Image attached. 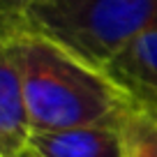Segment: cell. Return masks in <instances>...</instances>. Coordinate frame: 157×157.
Here are the masks:
<instances>
[{
    "label": "cell",
    "instance_id": "cell-1",
    "mask_svg": "<svg viewBox=\"0 0 157 157\" xmlns=\"http://www.w3.org/2000/svg\"><path fill=\"white\" fill-rule=\"evenodd\" d=\"M5 46L19 69L33 134L123 123L136 106L106 72L86 65L37 33L21 30Z\"/></svg>",
    "mask_w": 157,
    "mask_h": 157
},
{
    "label": "cell",
    "instance_id": "cell-2",
    "mask_svg": "<svg viewBox=\"0 0 157 157\" xmlns=\"http://www.w3.org/2000/svg\"><path fill=\"white\" fill-rule=\"evenodd\" d=\"M157 25V0H39L23 30L106 72L139 35Z\"/></svg>",
    "mask_w": 157,
    "mask_h": 157
},
{
    "label": "cell",
    "instance_id": "cell-3",
    "mask_svg": "<svg viewBox=\"0 0 157 157\" xmlns=\"http://www.w3.org/2000/svg\"><path fill=\"white\" fill-rule=\"evenodd\" d=\"M28 150L35 157H125L123 123L35 132Z\"/></svg>",
    "mask_w": 157,
    "mask_h": 157
},
{
    "label": "cell",
    "instance_id": "cell-4",
    "mask_svg": "<svg viewBox=\"0 0 157 157\" xmlns=\"http://www.w3.org/2000/svg\"><path fill=\"white\" fill-rule=\"evenodd\" d=\"M106 74L136 102V106H157V25L139 35L106 67Z\"/></svg>",
    "mask_w": 157,
    "mask_h": 157
},
{
    "label": "cell",
    "instance_id": "cell-5",
    "mask_svg": "<svg viewBox=\"0 0 157 157\" xmlns=\"http://www.w3.org/2000/svg\"><path fill=\"white\" fill-rule=\"evenodd\" d=\"M33 127L28 118L21 76L7 46H0V157H16L28 150Z\"/></svg>",
    "mask_w": 157,
    "mask_h": 157
},
{
    "label": "cell",
    "instance_id": "cell-6",
    "mask_svg": "<svg viewBox=\"0 0 157 157\" xmlns=\"http://www.w3.org/2000/svg\"><path fill=\"white\" fill-rule=\"evenodd\" d=\"M125 157H157V120L134 106L123 120Z\"/></svg>",
    "mask_w": 157,
    "mask_h": 157
},
{
    "label": "cell",
    "instance_id": "cell-7",
    "mask_svg": "<svg viewBox=\"0 0 157 157\" xmlns=\"http://www.w3.org/2000/svg\"><path fill=\"white\" fill-rule=\"evenodd\" d=\"M39 0H0V42H10L25 25L28 12Z\"/></svg>",
    "mask_w": 157,
    "mask_h": 157
},
{
    "label": "cell",
    "instance_id": "cell-8",
    "mask_svg": "<svg viewBox=\"0 0 157 157\" xmlns=\"http://www.w3.org/2000/svg\"><path fill=\"white\" fill-rule=\"evenodd\" d=\"M143 111H148V113H150V116H152V118H155V120H157V106H150V109H143Z\"/></svg>",
    "mask_w": 157,
    "mask_h": 157
},
{
    "label": "cell",
    "instance_id": "cell-9",
    "mask_svg": "<svg viewBox=\"0 0 157 157\" xmlns=\"http://www.w3.org/2000/svg\"><path fill=\"white\" fill-rule=\"evenodd\" d=\"M16 157H35V155H33V152H30V150H23V152H21V155H16Z\"/></svg>",
    "mask_w": 157,
    "mask_h": 157
}]
</instances>
